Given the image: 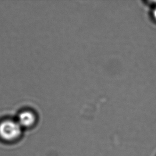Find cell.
<instances>
[{"instance_id":"obj_1","label":"cell","mask_w":156,"mask_h":156,"mask_svg":"<svg viewBox=\"0 0 156 156\" xmlns=\"http://www.w3.org/2000/svg\"><path fill=\"white\" fill-rule=\"evenodd\" d=\"M21 128L17 121L3 120L0 123V137L5 141H13L20 135Z\"/></svg>"},{"instance_id":"obj_2","label":"cell","mask_w":156,"mask_h":156,"mask_svg":"<svg viewBox=\"0 0 156 156\" xmlns=\"http://www.w3.org/2000/svg\"><path fill=\"white\" fill-rule=\"evenodd\" d=\"M36 120V116L31 110H27L21 112L18 116L17 122L21 127L32 126Z\"/></svg>"},{"instance_id":"obj_3","label":"cell","mask_w":156,"mask_h":156,"mask_svg":"<svg viewBox=\"0 0 156 156\" xmlns=\"http://www.w3.org/2000/svg\"><path fill=\"white\" fill-rule=\"evenodd\" d=\"M153 15L154 16V18L156 19V8L154 9V12H153Z\"/></svg>"}]
</instances>
